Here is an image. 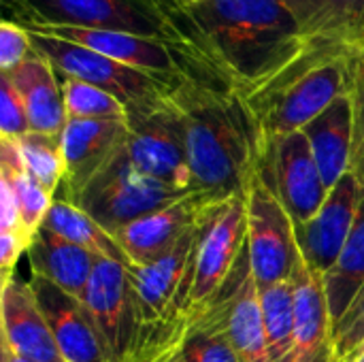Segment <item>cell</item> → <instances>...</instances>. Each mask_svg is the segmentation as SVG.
Segmentation results:
<instances>
[{"mask_svg":"<svg viewBox=\"0 0 364 362\" xmlns=\"http://www.w3.org/2000/svg\"><path fill=\"white\" fill-rule=\"evenodd\" d=\"M258 171L290 213L294 228L307 224L328 196L309 139L303 130L269 143L262 151Z\"/></svg>","mask_w":364,"mask_h":362,"instance_id":"30bf717a","label":"cell"},{"mask_svg":"<svg viewBox=\"0 0 364 362\" xmlns=\"http://www.w3.org/2000/svg\"><path fill=\"white\" fill-rule=\"evenodd\" d=\"M26 173L41 183L49 194L58 196L64 179V158L60 134H38L28 132L17 141Z\"/></svg>","mask_w":364,"mask_h":362,"instance_id":"83f0119b","label":"cell"},{"mask_svg":"<svg viewBox=\"0 0 364 362\" xmlns=\"http://www.w3.org/2000/svg\"><path fill=\"white\" fill-rule=\"evenodd\" d=\"M350 96H352V107H354L350 173L364 188V47H356V53H354V75H352Z\"/></svg>","mask_w":364,"mask_h":362,"instance_id":"1f68e13d","label":"cell"},{"mask_svg":"<svg viewBox=\"0 0 364 362\" xmlns=\"http://www.w3.org/2000/svg\"><path fill=\"white\" fill-rule=\"evenodd\" d=\"M328 312L335 326L350 312L352 303L364 288V198L356 218V224L331 271L322 277Z\"/></svg>","mask_w":364,"mask_h":362,"instance_id":"d4e9b609","label":"cell"},{"mask_svg":"<svg viewBox=\"0 0 364 362\" xmlns=\"http://www.w3.org/2000/svg\"><path fill=\"white\" fill-rule=\"evenodd\" d=\"M26 254L32 275L51 282L53 286L77 299H83L94 267L98 262V258L87 250L62 239L47 228H41L34 235Z\"/></svg>","mask_w":364,"mask_h":362,"instance_id":"44dd1931","label":"cell"},{"mask_svg":"<svg viewBox=\"0 0 364 362\" xmlns=\"http://www.w3.org/2000/svg\"><path fill=\"white\" fill-rule=\"evenodd\" d=\"M30 239L19 233H0V269H2V282L13 280V269L23 252H28Z\"/></svg>","mask_w":364,"mask_h":362,"instance_id":"e575fe53","label":"cell"},{"mask_svg":"<svg viewBox=\"0 0 364 362\" xmlns=\"http://www.w3.org/2000/svg\"><path fill=\"white\" fill-rule=\"evenodd\" d=\"M41 228H47V230L60 235L62 239L87 250L96 258L119 262L126 269L132 267L126 252L117 243V239L105 226H100L90 213H85L81 207H77L68 201L55 198Z\"/></svg>","mask_w":364,"mask_h":362,"instance_id":"cb8c5ba5","label":"cell"},{"mask_svg":"<svg viewBox=\"0 0 364 362\" xmlns=\"http://www.w3.org/2000/svg\"><path fill=\"white\" fill-rule=\"evenodd\" d=\"M13 0H2V6H6V4H11Z\"/></svg>","mask_w":364,"mask_h":362,"instance_id":"60d3db41","label":"cell"},{"mask_svg":"<svg viewBox=\"0 0 364 362\" xmlns=\"http://www.w3.org/2000/svg\"><path fill=\"white\" fill-rule=\"evenodd\" d=\"M13 230H19L17 196H15L13 181L0 175V233H13Z\"/></svg>","mask_w":364,"mask_h":362,"instance_id":"d590c367","label":"cell"},{"mask_svg":"<svg viewBox=\"0 0 364 362\" xmlns=\"http://www.w3.org/2000/svg\"><path fill=\"white\" fill-rule=\"evenodd\" d=\"M247 252L245 196L224 201L205 222L198 239L194 277L183 312L211 305L230 284ZM181 312V314H183Z\"/></svg>","mask_w":364,"mask_h":362,"instance_id":"8992f818","label":"cell"},{"mask_svg":"<svg viewBox=\"0 0 364 362\" xmlns=\"http://www.w3.org/2000/svg\"><path fill=\"white\" fill-rule=\"evenodd\" d=\"M128 139V122L66 119L60 134L64 179L55 198L77 203L83 190L113 162Z\"/></svg>","mask_w":364,"mask_h":362,"instance_id":"5bb4252c","label":"cell"},{"mask_svg":"<svg viewBox=\"0 0 364 362\" xmlns=\"http://www.w3.org/2000/svg\"><path fill=\"white\" fill-rule=\"evenodd\" d=\"M2 177H9L13 181L15 188V196H17V209H19V230L30 239H34V235L41 230L55 196L49 194L41 183H36L26 171L19 175H11V173H0Z\"/></svg>","mask_w":364,"mask_h":362,"instance_id":"f546056e","label":"cell"},{"mask_svg":"<svg viewBox=\"0 0 364 362\" xmlns=\"http://www.w3.org/2000/svg\"><path fill=\"white\" fill-rule=\"evenodd\" d=\"M60 77V75H58ZM66 119H115L128 122L126 107L109 92L73 77H60Z\"/></svg>","mask_w":364,"mask_h":362,"instance_id":"f1b7e54d","label":"cell"},{"mask_svg":"<svg viewBox=\"0 0 364 362\" xmlns=\"http://www.w3.org/2000/svg\"><path fill=\"white\" fill-rule=\"evenodd\" d=\"M183 60V77L168 100L183 122L194 192L218 201L245 196L262 160L258 130L237 90L207 75L188 55Z\"/></svg>","mask_w":364,"mask_h":362,"instance_id":"7a4b0ae2","label":"cell"},{"mask_svg":"<svg viewBox=\"0 0 364 362\" xmlns=\"http://www.w3.org/2000/svg\"><path fill=\"white\" fill-rule=\"evenodd\" d=\"M21 26V23H19ZM30 30H38L87 49H94L115 62L164 79L168 83H177L183 77L186 60L181 51L164 38H147L130 32L115 30H90V28H68V26H23Z\"/></svg>","mask_w":364,"mask_h":362,"instance_id":"9a60e30c","label":"cell"},{"mask_svg":"<svg viewBox=\"0 0 364 362\" xmlns=\"http://www.w3.org/2000/svg\"><path fill=\"white\" fill-rule=\"evenodd\" d=\"M205 222L188 233L154 265L128 269L141 329L171 322L186 309L194 277L198 239Z\"/></svg>","mask_w":364,"mask_h":362,"instance_id":"8fae6325","label":"cell"},{"mask_svg":"<svg viewBox=\"0 0 364 362\" xmlns=\"http://www.w3.org/2000/svg\"><path fill=\"white\" fill-rule=\"evenodd\" d=\"M364 348V288L350 312L333 331V358L337 362H354Z\"/></svg>","mask_w":364,"mask_h":362,"instance_id":"4dcf8cb0","label":"cell"},{"mask_svg":"<svg viewBox=\"0 0 364 362\" xmlns=\"http://www.w3.org/2000/svg\"><path fill=\"white\" fill-rule=\"evenodd\" d=\"M2 346L32 362H64L30 282H2Z\"/></svg>","mask_w":364,"mask_h":362,"instance_id":"ac0fdd59","label":"cell"},{"mask_svg":"<svg viewBox=\"0 0 364 362\" xmlns=\"http://www.w3.org/2000/svg\"><path fill=\"white\" fill-rule=\"evenodd\" d=\"M34 51L30 32L17 21L2 19L0 23V73L15 70Z\"/></svg>","mask_w":364,"mask_h":362,"instance_id":"836d02e7","label":"cell"},{"mask_svg":"<svg viewBox=\"0 0 364 362\" xmlns=\"http://www.w3.org/2000/svg\"><path fill=\"white\" fill-rule=\"evenodd\" d=\"M4 75L23 100L30 130L38 134H62L66 109L55 68L41 53L32 51L26 62Z\"/></svg>","mask_w":364,"mask_h":362,"instance_id":"ffe728a7","label":"cell"},{"mask_svg":"<svg viewBox=\"0 0 364 362\" xmlns=\"http://www.w3.org/2000/svg\"><path fill=\"white\" fill-rule=\"evenodd\" d=\"M292 284L296 301L294 362H333V320L322 275H318L301 256Z\"/></svg>","mask_w":364,"mask_h":362,"instance_id":"d6986e66","label":"cell"},{"mask_svg":"<svg viewBox=\"0 0 364 362\" xmlns=\"http://www.w3.org/2000/svg\"><path fill=\"white\" fill-rule=\"evenodd\" d=\"M2 19L21 26H68L130 32L171 41L168 23L151 0H13Z\"/></svg>","mask_w":364,"mask_h":362,"instance_id":"5b68a950","label":"cell"},{"mask_svg":"<svg viewBox=\"0 0 364 362\" xmlns=\"http://www.w3.org/2000/svg\"><path fill=\"white\" fill-rule=\"evenodd\" d=\"M307 36H328L354 47L363 43L364 0H286Z\"/></svg>","mask_w":364,"mask_h":362,"instance_id":"484cf974","label":"cell"},{"mask_svg":"<svg viewBox=\"0 0 364 362\" xmlns=\"http://www.w3.org/2000/svg\"><path fill=\"white\" fill-rule=\"evenodd\" d=\"M30 286L49 322L64 362H111L98 329L81 299L32 275Z\"/></svg>","mask_w":364,"mask_h":362,"instance_id":"e0dca14e","label":"cell"},{"mask_svg":"<svg viewBox=\"0 0 364 362\" xmlns=\"http://www.w3.org/2000/svg\"><path fill=\"white\" fill-rule=\"evenodd\" d=\"M188 194L192 192H183L139 175L128 162L122 147L113 162L83 190L75 205L90 213L113 235L117 228L151 211H158Z\"/></svg>","mask_w":364,"mask_h":362,"instance_id":"ba28073f","label":"cell"},{"mask_svg":"<svg viewBox=\"0 0 364 362\" xmlns=\"http://www.w3.org/2000/svg\"><path fill=\"white\" fill-rule=\"evenodd\" d=\"M124 154L139 175L183 192H194L183 122L171 100L128 119Z\"/></svg>","mask_w":364,"mask_h":362,"instance_id":"9c48e42d","label":"cell"},{"mask_svg":"<svg viewBox=\"0 0 364 362\" xmlns=\"http://www.w3.org/2000/svg\"><path fill=\"white\" fill-rule=\"evenodd\" d=\"M158 9L160 6H168V4H181V2H192V0H151Z\"/></svg>","mask_w":364,"mask_h":362,"instance_id":"f35d334b","label":"cell"},{"mask_svg":"<svg viewBox=\"0 0 364 362\" xmlns=\"http://www.w3.org/2000/svg\"><path fill=\"white\" fill-rule=\"evenodd\" d=\"M26 30L30 32L34 51L41 53L60 77H73L113 94L126 107L128 119L162 107L168 100L171 90L177 85L115 62L83 45L38 30Z\"/></svg>","mask_w":364,"mask_h":362,"instance_id":"277c9868","label":"cell"},{"mask_svg":"<svg viewBox=\"0 0 364 362\" xmlns=\"http://www.w3.org/2000/svg\"><path fill=\"white\" fill-rule=\"evenodd\" d=\"M245 205L247 254L258 286L269 288L273 284L292 280L301 260L296 228L282 201L262 179L260 171L247 188Z\"/></svg>","mask_w":364,"mask_h":362,"instance_id":"52a82bcc","label":"cell"},{"mask_svg":"<svg viewBox=\"0 0 364 362\" xmlns=\"http://www.w3.org/2000/svg\"><path fill=\"white\" fill-rule=\"evenodd\" d=\"M309 139L316 164L326 190H333L343 175L350 173L352 137H354V107L352 96L337 98L324 113L303 128Z\"/></svg>","mask_w":364,"mask_h":362,"instance_id":"7402d4cb","label":"cell"},{"mask_svg":"<svg viewBox=\"0 0 364 362\" xmlns=\"http://www.w3.org/2000/svg\"><path fill=\"white\" fill-rule=\"evenodd\" d=\"M360 47H364V19H363V43H360Z\"/></svg>","mask_w":364,"mask_h":362,"instance_id":"b9f144b4","label":"cell"},{"mask_svg":"<svg viewBox=\"0 0 364 362\" xmlns=\"http://www.w3.org/2000/svg\"><path fill=\"white\" fill-rule=\"evenodd\" d=\"M364 188L348 173L339 183L328 190V196L320 211L303 226H296V243L303 260L318 273L326 275L337 262L360 211Z\"/></svg>","mask_w":364,"mask_h":362,"instance_id":"2e32d148","label":"cell"},{"mask_svg":"<svg viewBox=\"0 0 364 362\" xmlns=\"http://www.w3.org/2000/svg\"><path fill=\"white\" fill-rule=\"evenodd\" d=\"M2 362H32V361H26V358H21V356L13 354L9 348H4V346H2Z\"/></svg>","mask_w":364,"mask_h":362,"instance_id":"74e56055","label":"cell"},{"mask_svg":"<svg viewBox=\"0 0 364 362\" xmlns=\"http://www.w3.org/2000/svg\"><path fill=\"white\" fill-rule=\"evenodd\" d=\"M28 132L32 130L23 100L11 79L0 73V139L19 141Z\"/></svg>","mask_w":364,"mask_h":362,"instance_id":"d6a6232c","label":"cell"},{"mask_svg":"<svg viewBox=\"0 0 364 362\" xmlns=\"http://www.w3.org/2000/svg\"><path fill=\"white\" fill-rule=\"evenodd\" d=\"M230 344L235 346L243 362H269L267 354V333L262 316V297L260 286L252 273L250 254L241 269V275L235 284L228 320H226Z\"/></svg>","mask_w":364,"mask_h":362,"instance_id":"603a6c76","label":"cell"},{"mask_svg":"<svg viewBox=\"0 0 364 362\" xmlns=\"http://www.w3.org/2000/svg\"><path fill=\"white\" fill-rule=\"evenodd\" d=\"M356 47L309 36L303 49L256 85L239 92L262 143L303 130L337 98L352 92Z\"/></svg>","mask_w":364,"mask_h":362,"instance_id":"3957f363","label":"cell"},{"mask_svg":"<svg viewBox=\"0 0 364 362\" xmlns=\"http://www.w3.org/2000/svg\"><path fill=\"white\" fill-rule=\"evenodd\" d=\"M354 362H364V348L360 350V354H358V356L354 358Z\"/></svg>","mask_w":364,"mask_h":362,"instance_id":"ab89813d","label":"cell"},{"mask_svg":"<svg viewBox=\"0 0 364 362\" xmlns=\"http://www.w3.org/2000/svg\"><path fill=\"white\" fill-rule=\"evenodd\" d=\"M160 11L171 43L237 92L267 79L309 38L286 0H192Z\"/></svg>","mask_w":364,"mask_h":362,"instance_id":"6da1fadb","label":"cell"},{"mask_svg":"<svg viewBox=\"0 0 364 362\" xmlns=\"http://www.w3.org/2000/svg\"><path fill=\"white\" fill-rule=\"evenodd\" d=\"M222 203L224 201H218L205 192H192L158 211H151L117 228L113 237L126 252L132 267H147L168 254Z\"/></svg>","mask_w":364,"mask_h":362,"instance_id":"4fadbf2b","label":"cell"},{"mask_svg":"<svg viewBox=\"0 0 364 362\" xmlns=\"http://www.w3.org/2000/svg\"><path fill=\"white\" fill-rule=\"evenodd\" d=\"M143 362H181V358L177 354H173V352H166V354H158V356L147 358V361Z\"/></svg>","mask_w":364,"mask_h":362,"instance_id":"8d00e7d4","label":"cell"},{"mask_svg":"<svg viewBox=\"0 0 364 362\" xmlns=\"http://www.w3.org/2000/svg\"><path fill=\"white\" fill-rule=\"evenodd\" d=\"M269 362H294L296 301L292 280L260 288Z\"/></svg>","mask_w":364,"mask_h":362,"instance_id":"4316f807","label":"cell"},{"mask_svg":"<svg viewBox=\"0 0 364 362\" xmlns=\"http://www.w3.org/2000/svg\"><path fill=\"white\" fill-rule=\"evenodd\" d=\"M81 301L98 329L111 362L128 361L141 331L128 269L119 262L98 258Z\"/></svg>","mask_w":364,"mask_h":362,"instance_id":"7c38bea8","label":"cell"}]
</instances>
